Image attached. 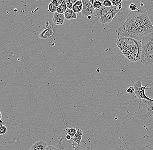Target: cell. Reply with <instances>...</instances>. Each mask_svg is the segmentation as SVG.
<instances>
[{"label": "cell", "instance_id": "4", "mask_svg": "<svg viewBox=\"0 0 153 150\" xmlns=\"http://www.w3.org/2000/svg\"><path fill=\"white\" fill-rule=\"evenodd\" d=\"M142 79H139L136 81L135 83H134V86L135 87L134 93L136 97L140 101V103L139 105V106H140V104L142 102V100H148L150 102H153V99L148 97L145 94V91L147 89H152V88L147 87V86L149 85L152 84V83L148 84L145 85L144 86H143L141 84Z\"/></svg>", "mask_w": 153, "mask_h": 150}, {"label": "cell", "instance_id": "22", "mask_svg": "<svg viewBox=\"0 0 153 150\" xmlns=\"http://www.w3.org/2000/svg\"><path fill=\"white\" fill-rule=\"evenodd\" d=\"M129 8L132 11H137V10H139L137 7V6L133 3L129 5Z\"/></svg>", "mask_w": 153, "mask_h": 150}, {"label": "cell", "instance_id": "16", "mask_svg": "<svg viewBox=\"0 0 153 150\" xmlns=\"http://www.w3.org/2000/svg\"><path fill=\"white\" fill-rule=\"evenodd\" d=\"M83 4L81 0H78L73 5L72 10L76 13H81L83 10Z\"/></svg>", "mask_w": 153, "mask_h": 150}, {"label": "cell", "instance_id": "8", "mask_svg": "<svg viewBox=\"0 0 153 150\" xmlns=\"http://www.w3.org/2000/svg\"><path fill=\"white\" fill-rule=\"evenodd\" d=\"M142 102L145 105L147 112L143 115H140V118L141 120H144L153 115V102L145 100H142Z\"/></svg>", "mask_w": 153, "mask_h": 150}, {"label": "cell", "instance_id": "28", "mask_svg": "<svg viewBox=\"0 0 153 150\" xmlns=\"http://www.w3.org/2000/svg\"><path fill=\"white\" fill-rule=\"evenodd\" d=\"M45 150H58L57 148L53 146H48Z\"/></svg>", "mask_w": 153, "mask_h": 150}, {"label": "cell", "instance_id": "38", "mask_svg": "<svg viewBox=\"0 0 153 150\" xmlns=\"http://www.w3.org/2000/svg\"><path fill=\"white\" fill-rule=\"evenodd\" d=\"M110 1H111L112 0H110Z\"/></svg>", "mask_w": 153, "mask_h": 150}, {"label": "cell", "instance_id": "1", "mask_svg": "<svg viewBox=\"0 0 153 150\" xmlns=\"http://www.w3.org/2000/svg\"><path fill=\"white\" fill-rule=\"evenodd\" d=\"M116 32L118 38L126 37L141 41L143 37L153 33V24L148 12L139 9L130 12L125 22Z\"/></svg>", "mask_w": 153, "mask_h": 150}, {"label": "cell", "instance_id": "24", "mask_svg": "<svg viewBox=\"0 0 153 150\" xmlns=\"http://www.w3.org/2000/svg\"><path fill=\"white\" fill-rule=\"evenodd\" d=\"M135 89V88L134 86H131L127 89L126 92L127 93H129V94H132L134 92Z\"/></svg>", "mask_w": 153, "mask_h": 150}, {"label": "cell", "instance_id": "19", "mask_svg": "<svg viewBox=\"0 0 153 150\" xmlns=\"http://www.w3.org/2000/svg\"><path fill=\"white\" fill-rule=\"evenodd\" d=\"M112 4L114 6L118 7H119L118 9L119 10L121 8V2L120 0H112Z\"/></svg>", "mask_w": 153, "mask_h": 150}, {"label": "cell", "instance_id": "14", "mask_svg": "<svg viewBox=\"0 0 153 150\" xmlns=\"http://www.w3.org/2000/svg\"><path fill=\"white\" fill-rule=\"evenodd\" d=\"M65 18L68 20H74L77 18L76 14L72 9L67 8L64 13Z\"/></svg>", "mask_w": 153, "mask_h": 150}, {"label": "cell", "instance_id": "27", "mask_svg": "<svg viewBox=\"0 0 153 150\" xmlns=\"http://www.w3.org/2000/svg\"><path fill=\"white\" fill-rule=\"evenodd\" d=\"M61 5H62V7H63V9L65 10V12L67 10V8H68L66 0H64Z\"/></svg>", "mask_w": 153, "mask_h": 150}, {"label": "cell", "instance_id": "21", "mask_svg": "<svg viewBox=\"0 0 153 150\" xmlns=\"http://www.w3.org/2000/svg\"><path fill=\"white\" fill-rule=\"evenodd\" d=\"M102 3L99 1H96L93 4L94 8V9H98L102 7Z\"/></svg>", "mask_w": 153, "mask_h": 150}, {"label": "cell", "instance_id": "11", "mask_svg": "<svg viewBox=\"0 0 153 150\" xmlns=\"http://www.w3.org/2000/svg\"><path fill=\"white\" fill-rule=\"evenodd\" d=\"M65 15L64 14H59L55 12L53 14V23L57 25H62L65 22Z\"/></svg>", "mask_w": 153, "mask_h": 150}, {"label": "cell", "instance_id": "2", "mask_svg": "<svg viewBox=\"0 0 153 150\" xmlns=\"http://www.w3.org/2000/svg\"><path fill=\"white\" fill-rule=\"evenodd\" d=\"M116 44L129 61L137 62L140 60L142 50L141 41L133 38L120 37L117 38Z\"/></svg>", "mask_w": 153, "mask_h": 150}, {"label": "cell", "instance_id": "3", "mask_svg": "<svg viewBox=\"0 0 153 150\" xmlns=\"http://www.w3.org/2000/svg\"><path fill=\"white\" fill-rule=\"evenodd\" d=\"M141 57L140 61L144 65L153 64V33L142 38Z\"/></svg>", "mask_w": 153, "mask_h": 150}, {"label": "cell", "instance_id": "36", "mask_svg": "<svg viewBox=\"0 0 153 150\" xmlns=\"http://www.w3.org/2000/svg\"><path fill=\"white\" fill-rule=\"evenodd\" d=\"M0 115H1V116H0V119H1L2 117V114L1 112H0Z\"/></svg>", "mask_w": 153, "mask_h": 150}, {"label": "cell", "instance_id": "6", "mask_svg": "<svg viewBox=\"0 0 153 150\" xmlns=\"http://www.w3.org/2000/svg\"><path fill=\"white\" fill-rule=\"evenodd\" d=\"M83 3V7L81 15L83 17H88L93 14L94 9L89 0H81Z\"/></svg>", "mask_w": 153, "mask_h": 150}, {"label": "cell", "instance_id": "34", "mask_svg": "<svg viewBox=\"0 0 153 150\" xmlns=\"http://www.w3.org/2000/svg\"><path fill=\"white\" fill-rule=\"evenodd\" d=\"M57 1H59V3H60V4H61L64 0H57Z\"/></svg>", "mask_w": 153, "mask_h": 150}, {"label": "cell", "instance_id": "12", "mask_svg": "<svg viewBox=\"0 0 153 150\" xmlns=\"http://www.w3.org/2000/svg\"><path fill=\"white\" fill-rule=\"evenodd\" d=\"M47 146V144L45 141H38L31 146L30 150H45Z\"/></svg>", "mask_w": 153, "mask_h": 150}, {"label": "cell", "instance_id": "33", "mask_svg": "<svg viewBox=\"0 0 153 150\" xmlns=\"http://www.w3.org/2000/svg\"><path fill=\"white\" fill-rule=\"evenodd\" d=\"M78 0H71L73 4H74V3L76 2Z\"/></svg>", "mask_w": 153, "mask_h": 150}, {"label": "cell", "instance_id": "15", "mask_svg": "<svg viewBox=\"0 0 153 150\" xmlns=\"http://www.w3.org/2000/svg\"><path fill=\"white\" fill-rule=\"evenodd\" d=\"M82 137H83V132L81 130L78 129L76 134H75L74 137L72 138L73 142L76 143L77 145H80L81 141H82Z\"/></svg>", "mask_w": 153, "mask_h": 150}, {"label": "cell", "instance_id": "20", "mask_svg": "<svg viewBox=\"0 0 153 150\" xmlns=\"http://www.w3.org/2000/svg\"><path fill=\"white\" fill-rule=\"evenodd\" d=\"M7 132H8V130L5 126H3L0 127V135H5Z\"/></svg>", "mask_w": 153, "mask_h": 150}, {"label": "cell", "instance_id": "32", "mask_svg": "<svg viewBox=\"0 0 153 150\" xmlns=\"http://www.w3.org/2000/svg\"><path fill=\"white\" fill-rule=\"evenodd\" d=\"M90 2V3L91 4H94V3L96 1H97V0H89Z\"/></svg>", "mask_w": 153, "mask_h": 150}, {"label": "cell", "instance_id": "5", "mask_svg": "<svg viewBox=\"0 0 153 150\" xmlns=\"http://www.w3.org/2000/svg\"><path fill=\"white\" fill-rule=\"evenodd\" d=\"M55 33L53 26L50 21H48L46 22L45 25L43 28V30L39 35L41 39H48L52 37Z\"/></svg>", "mask_w": 153, "mask_h": 150}, {"label": "cell", "instance_id": "10", "mask_svg": "<svg viewBox=\"0 0 153 150\" xmlns=\"http://www.w3.org/2000/svg\"><path fill=\"white\" fill-rule=\"evenodd\" d=\"M140 5L145 7L148 14H153V0H142Z\"/></svg>", "mask_w": 153, "mask_h": 150}, {"label": "cell", "instance_id": "29", "mask_svg": "<svg viewBox=\"0 0 153 150\" xmlns=\"http://www.w3.org/2000/svg\"><path fill=\"white\" fill-rule=\"evenodd\" d=\"M51 3L53 5L57 7L60 5V3H59V1L57 0H52L51 1Z\"/></svg>", "mask_w": 153, "mask_h": 150}, {"label": "cell", "instance_id": "18", "mask_svg": "<svg viewBox=\"0 0 153 150\" xmlns=\"http://www.w3.org/2000/svg\"><path fill=\"white\" fill-rule=\"evenodd\" d=\"M57 7L55 6L51 2L48 5V10L51 13L57 12Z\"/></svg>", "mask_w": 153, "mask_h": 150}, {"label": "cell", "instance_id": "25", "mask_svg": "<svg viewBox=\"0 0 153 150\" xmlns=\"http://www.w3.org/2000/svg\"><path fill=\"white\" fill-rule=\"evenodd\" d=\"M59 14H64L65 13V10L63 9L61 4L59 5L57 7V12Z\"/></svg>", "mask_w": 153, "mask_h": 150}, {"label": "cell", "instance_id": "30", "mask_svg": "<svg viewBox=\"0 0 153 150\" xmlns=\"http://www.w3.org/2000/svg\"><path fill=\"white\" fill-rule=\"evenodd\" d=\"M66 138L67 140H68V141H70L71 139H72V137L70 135L67 134L66 136Z\"/></svg>", "mask_w": 153, "mask_h": 150}, {"label": "cell", "instance_id": "35", "mask_svg": "<svg viewBox=\"0 0 153 150\" xmlns=\"http://www.w3.org/2000/svg\"><path fill=\"white\" fill-rule=\"evenodd\" d=\"M97 1H100V2L102 3H103V2L105 1V0H97Z\"/></svg>", "mask_w": 153, "mask_h": 150}, {"label": "cell", "instance_id": "37", "mask_svg": "<svg viewBox=\"0 0 153 150\" xmlns=\"http://www.w3.org/2000/svg\"><path fill=\"white\" fill-rule=\"evenodd\" d=\"M87 18H88L89 19H90L91 18V16H88V17H87Z\"/></svg>", "mask_w": 153, "mask_h": 150}, {"label": "cell", "instance_id": "17", "mask_svg": "<svg viewBox=\"0 0 153 150\" xmlns=\"http://www.w3.org/2000/svg\"><path fill=\"white\" fill-rule=\"evenodd\" d=\"M77 130V129L75 128H69L66 129L65 131L66 132L67 134L70 135L72 138H73L76 134Z\"/></svg>", "mask_w": 153, "mask_h": 150}, {"label": "cell", "instance_id": "31", "mask_svg": "<svg viewBox=\"0 0 153 150\" xmlns=\"http://www.w3.org/2000/svg\"><path fill=\"white\" fill-rule=\"evenodd\" d=\"M4 126V122L2 121V120H1V119L0 120V127L2 126Z\"/></svg>", "mask_w": 153, "mask_h": 150}, {"label": "cell", "instance_id": "23", "mask_svg": "<svg viewBox=\"0 0 153 150\" xmlns=\"http://www.w3.org/2000/svg\"><path fill=\"white\" fill-rule=\"evenodd\" d=\"M102 4H103V6L105 7H111L112 6V2L111 1H110V0H105V1L103 2Z\"/></svg>", "mask_w": 153, "mask_h": 150}, {"label": "cell", "instance_id": "26", "mask_svg": "<svg viewBox=\"0 0 153 150\" xmlns=\"http://www.w3.org/2000/svg\"><path fill=\"white\" fill-rule=\"evenodd\" d=\"M66 1L67 7H68V8H69V9H72L73 4L71 0H66Z\"/></svg>", "mask_w": 153, "mask_h": 150}, {"label": "cell", "instance_id": "13", "mask_svg": "<svg viewBox=\"0 0 153 150\" xmlns=\"http://www.w3.org/2000/svg\"><path fill=\"white\" fill-rule=\"evenodd\" d=\"M63 140H64V138H62V137L59 138L57 146L59 147V148H60V149L65 150V147H64L62 143V141ZM72 146L74 149V150H87V149H86L85 147H81L80 145L79 146V145H77L76 146H74V142H73Z\"/></svg>", "mask_w": 153, "mask_h": 150}, {"label": "cell", "instance_id": "7", "mask_svg": "<svg viewBox=\"0 0 153 150\" xmlns=\"http://www.w3.org/2000/svg\"><path fill=\"white\" fill-rule=\"evenodd\" d=\"M117 7H115L113 9L108 12L107 14L102 16L99 19L100 22L102 24L109 23L111 22L119 11L120 10L117 9Z\"/></svg>", "mask_w": 153, "mask_h": 150}, {"label": "cell", "instance_id": "9", "mask_svg": "<svg viewBox=\"0 0 153 150\" xmlns=\"http://www.w3.org/2000/svg\"><path fill=\"white\" fill-rule=\"evenodd\" d=\"M115 7L114 6H112L111 7H105L102 4V7L98 9H94V11L93 15H94L97 18L100 19L102 16H104L105 14H107L108 12H109L111 10H112Z\"/></svg>", "mask_w": 153, "mask_h": 150}]
</instances>
